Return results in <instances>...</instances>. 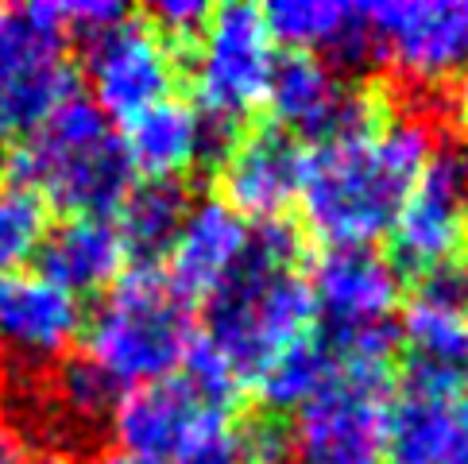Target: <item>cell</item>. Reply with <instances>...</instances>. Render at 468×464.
<instances>
[{
    "label": "cell",
    "instance_id": "cell-10",
    "mask_svg": "<svg viewBox=\"0 0 468 464\" xmlns=\"http://www.w3.org/2000/svg\"><path fill=\"white\" fill-rule=\"evenodd\" d=\"M372 62L391 66L403 90H445L461 55V5L445 0H383L367 5Z\"/></svg>",
    "mask_w": 468,
    "mask_h": 464
},
{
    "label": "cell",
    "instance_id": "cell-33",
    "mask_svg": "<svg viewBox=\"0 0 468 464\" xmlns=\"http://www.w3.org/2000/svg\"><path fill=\"white\" fill-rule=\"evenodd\" d=\"M105 464H128V460H121V457H112V460H105Z\"/></svg>",
    "mask_w": 468,
    "mask_h": 464
},
{
    "label": "cell",
    "instance_id": "cell-21",
    "mask_svg": "<svg viewBox=\"0 0 468 464\" xmlns=\"http://www.w3.org/2000/svg\"><path fill=\"white\" fill-rule=\"evenodd\" d=\"M39 256L43 275L78 298L109 290L132 263L112 217H66L58 228H47Z\"/></svg>",
    "mask_w": 468,
    "mask_h": 464
},
{
    "label": "cell",
    "instance_id": "cell-17",
    "mask_svg": "<svg viewBox=\"0 0 468 464\" xmlns=\"http://www.w3.org/2000/svg\"><path fill=\"white\" fill-rule=\"evenodd\" d=\"M86 333L81 298L43 271L0 275V353L24 364H58Z\"/></svg>",
    "mask_w": 468,
    "mask_h": 464
},
{
    "label": "cell",
    "instance_id": "cell-35",
    "mask_svg": "<svg viewBox=\"0 0 468 464\" xmlns=\"http://www.w3.org/2000/svg\"><path fill=\"white\" fill-rule=\"evenodd\" d=\"M0 364H5V353H0Z\"/></svg>",
    "mask_w": 468,
    "mask_h": 464
},
{
    "label": "cell",
    "instance_id": "cell-6",
    "mask_svg": "<svg viewBox=\"0 0 468 464\" xmlns=\"http://www.w3.org/2000/svg\"><path fill=\"white\" fill-rule=\"evenodd\" d=\"M194 93L213 124L240 132L248 112L267 105L275 74V39L256 5H221L209 12L194 43Z\"/></svg>",
    "mask_w": 468,
    "mask_h": 464
},
{
    "label": "cell",
    "instance_id": "cell-13",
    "mask_svg": "<svg viewBox=\"0 0 468 464\" xmlns=\"http://www.w3.org/2000/svg\"><path fill=\"white\" fill-rule=\"evenodd\" d=\"M267 105L282 132L306 136L314 143L353 132L383 112L379 97L348 86L345 70L310 51L279 55L271 86H267Z\"/></svg>",
    "mask_w": 468,
    "mask_h": 464
},
{
    "label": "cell",
    "instance_id": "cell-15",
    "mask_svg": "<svg viewBox=\"0 0 468 464\" xmlns=\"http://www.w3.org/2000/svg\"><path fill=\"white\" fill-rule=\"evenodd\" d=\"M399 341L407 344L410 372L453 375L468 364V263L449 259L422 271L403 306Z\"/></svg>",
    "mask_w": 468,
    "mask_h": 464
},
{
    "label": "cell",
    "instance_id": "cell-18",
    "mask_svg": "<svg viewBox=\"0 0 468 464\" xmlns=\"http://www.w3.org/2000/svg\"><path fill=\"white\" fill-rule=\"evenodd\" d=\"M232 140H237L232 128L213 124L197 105L175 101V97H166L163 105L147 109L124 128V152L132 159V171H140L147 182L186 178L206 159H221Z\"/></svg>",
    "mask_w": 468,
    "mask_h": 464
},
{
    "label": "cell",
    "instance_id": "cell-9",
    "mask_svg": "<svg viewBox=\"0 0 468 464\" xmlns=\"http://www.w3.org/2000/svg\"><path fill=\"white\" fill-rule=\"evenodd\" d=\"M175 47L136 16H124L101 36L86 39L90 93L109 124L116 121L128 128L147 109L163 105L175 90Z\"/></svg>",
    "mask_w": 468,
    "mask_h": 464
},
{
    "label": "cell",
    "instance_id": "cell-16",
    "mask_svg": "<svg viewBox=\"0 0 468 464\" xmlns=\"http://www.w3.org/2000/svg\"><path fill=\"white\" fill-rule=\"evenodd\" d=\"M298 182H303V147L279 124L237 132L217 171L221 202L260 225L282 221V213L298 202Z\"/></svg>",
    "mask_w": 468,
    "mask_h": 464
},
{
    "label": "cell",
    "instance_id": "cell-26",
    "mask_svg": "<svg viewBox=\"0 0 468 464\" xmlns=\"http://www.w3.org/2000/svg\"><path fill=\"white\" fill-rule=\"evenodd\" d=\"M175 464H248V438L244 429L232 422V410L213 418L202 434H197Z\"/></svg>",
    "mask_w": 468,
    "mask_h": 464
},
{
    "label": "cell",
    "instance_id": "cell-20",
    "mask_svg": "<svg viewBox=\"0 0 468 464\" xmlns=\"http://www.w3.org/2000/svg\"><path fill=\"white\" fill-rule=\"evenodd\" d=\"M271 39L291 43V51H310L333 62L337 70L372 62V31L367 5L345 0H275L263 8Z\"/></svg>",
    "mask_w": 468,
    "mask_h": 464
},
{
    "label": "cell",
    "instance_id": "cell-24",
    "mask_svg": "<svg viewBox=\"0 0 468 464\" xmlns=\"http://www.w3.org/2000/svg\"><path fill=\"white\" fill-rule=\"evenodd\" d=\"M47 240V202L24 182H0V275L20 271Z\"/></svg>",
    "mask_w": 468,
    "mask_h": 464
},
{
    "label": "cell",
    "instance_id": "cell-12",
    "mask_svg": "<svg viewBox=\"0 0 468 464\" xmlns=\"http://www.w3.org/2000/svg\"><path fill=\"white\" fill-rule=\"evenodd\" d=\"M388 464H468V391L453 375L410 372L383 414Z\"/></svg>",
    "mask_w": 468,
    "mask_h": 464
},
{
    "label": "cell",
    "instance_id": "cell-31",
    "mask_svg": "<svg viewBox=\"0 0 468 464\" xmlns=\"http://www.w3.org/2000/svg\"><path fill=\"white\" fill-rule=\"evenodd\" d=\"M457 112H461L464 132H468V90H464V93H457Z\"/></svg>",
    "mask_w": 468,
    "mask_h": 464
},
{
    "label": "cell",
    "instance_id": "cell-1",
    "mask_svg": "<svg viewBox=\"0 0 468 464\" xmlns=\"http://www.w3.org/2000/svg\"><path fill=\"white\" fill-rule=\"evenodd\" d=\"M438 124L426 112L395 105L303 152L298 206L310 237L325 248H376L441 140Z\"/></svg>",
    "mask_w": 468,
    "mask_h": 464
},
{
    "label": "cell",
    "instance_id": "cell-19",
    "mask_svg": "<svg viewBox=\"0 0 468 464\" xmlns=\"http://www.w3.org/2000/svg\"><path fill=\"white\" fill-rule=\"evenodd\" d=\"M248 237L252 228L237 209H229L221 197H202L190 202L186 217H182L175 244L166 259V279L178 287V294L186 298H209L213 290H221L232 271L244 263Z\"/></svg>",
    "mask_w": 468,
    "mask_h": 464
},
{
    "label": "cell",
    "instance_id": "cell-34",
    "mask_svg": "<svg viewBox=\"0 0 468 464\" xmlns=\"http://www.w3.org/2000/svg\"><path fill=\"white\" fill-rule=\"evenodd\" d=\"M464 240H468V221H464Z\"/></svg>",
    "mask_w": 468,
    "mask_h": 464
},
{
    "label": "cell",
    "instance_id": "cell-2",
    "mask_svg": "<svg viewBox=\"0 0 468 464\" xmlns=\"http://www.w3.org/2000/svg\"><path fill=\"white\" fill-rule=\"evenodd\" d=\"M298 259V228L291 221H263L248 237L244 263L206 298V329L197 337L221 353L240 384H256L267 364L314 333V298Z\"/></svg>",
    "mask_w": 468,
    "mask_h": 464
},
{
    "label": "cell",
    "instance_id": "cell-4",
    "mask_svg": "<svg viewBox=\"0 0 468 464\" xmlns=\"http://www.w3.org/2000/svg\"><path fill=\"white\" fill-rule=\"evenodd\" d=\"M16 182L58 206L66 217H112L136 186L124 136L86 97H70L20 143Z\"/></svg>",
    "mask_w": 468,
    "mask_h": 464
},
{
    "label": "cell",
    "instance_id": "cell-14",
    "mask_svg": "<svg viewBox=\"0 0 468 464\" xmlns=\"http://www.w3.org/2000/svg\"><path fill=\"white\" fill-rule=\"evenodd\" d=\"M221 414H229V406L209 403L182 375H166L159 384L116 395L109 434L116 441V457L128 464H175L182 449Z\"/></svg>",
    "mask_w": 468,
    "mask_h": 464
},
{
    "label": "cell",
    "instance_id": "cell-30",
    "mask_svg": "<svg viewBox=\"0 0 468 464\" xmlns=\"http://www.w3.org/2000/svg\"><path fill=\"white\" fill-rule=\"evenodd\" d=\"M461 55L468 58V5H461Z\"/></svg>",
    "mask_w": 468,
    "mask_h": 464
},
{
    "label": "cell",
    "instance_id": "cell-22",
    "mask_svg": "<svg viewBox=\"0 0 468 464\" xmlns=\"http://www.w3.org/2000/svg\"><path fill=\"white\" fill-rule=\"evenodd\" d=\"M190 209V194L182 182H140L112 213L116 228L128 244V256L140 263H152L155 256L171 252L175 232Z\"/></svg>",
    "mask_w": 468,
    "mask_h": 464
},
{
    "label": "cell",
    "instance_id": "cell-3",
    "mask_svg": "<svg viewBox=\"0 0 468 464\" xmlns=\"http://www.w3.org/2000/svg\"><path fill=\"white\" fill-rule=\"evenodd\" d=\"M86 360L116 391L175 375L197 337L190 298L155 271V263H136L105 290L101 306L86 318Z\"/></svg>",
    "mask_w": 468,
    "mask_h": 464
},
{
    "label": "cell",
    "instance_id": "cell-27",
    "mask_svg": "<svg viewBox=\"0 0 468 464\" xmlns=\"http://www.w3.org/2000/svg\"><path fill=\"white\" fill-rule=\"evenodd\" d=\"M209 12L213 8L202 5V0H159V5H152V12H147V24H152L171 47L175 43H194L197 36H202Z\"/></svg>",
    "mask_w": 468,
    "mask_h": 464
},
{
    "label": "cell",
    "instance_id": "cell-5",
    "mask_svg": "<svg viewBox=\"0 0 468 464\" xmlns=\"http://www.w3.org/2000/svg\"><path fill=\"white\" fill-rule=\"evenodd\" d=\"M58 5H0V136H31L74 97Z\"/></svg>",
    "mask_w": 468,
    "mask_h": 464
},
{
    "label": "cell",
    "instance_id": "cell-28",
    "mask_svg": "<svg viewBox=\"0 0 468 464\" xmlns=\"http://www.w3.org/2000/svg\"><path fill=\"white\" fill-rule=\"evenodd\" d=\"M24 460H27V453H24L20 434L0 418V464H24Z\"/></svg>",
    "mask_w": 468,
    "mask_h": 464
},
{
    "label": "cell",
    "instance_id": "cell-8",
    "mask_svg": "<svg viewBox=\"0 0 468 464\" xmlns=\"http://www.w3.org/2000/svg\"><path fill=\"white\" fill-rule=\"evenodd\" d=\"M383 414L388 372H341L337 384L298 410L287 457L291 464H388Z\"/></svg>",
    "mask_w": 468,
    "mask_h": 464
},
{
    "label": "cell",
    "instance_id": "cell-11",
    "mask_svg": "<svg viewBox=\"0 0 468 464\" xmlns=\"http://www.w3.org/2000/svg\"><path fill=\"white\" fill-rule=\"evenodd\" d=\"M310 298L322 337H348L395 325L403 271L376 248H325L310 263Z\"/></svg>",
    "mask_w": 468,
    "mask_h": 464
},
{
    "label": "cell",
    "instance_id": "cell-7",
    "mask_svg": "<svg viewBox=\"0 0 468 464\" xmlns=\"http://www.w3.org/2000/svg\"><path fill=\"white\" fill-rule=\"evenodd\" d=\"M468 221V140L441 136L391 225V263L422 275L457 259Z\"/></svg>",
    "mask_w": 468,
    "mask_h": 464
},
{
    "label": "cell",
    "instance_id": "cell-32",
    "mask_svg": "<svg viewBox=\"0 0 468 464\" xmlns=\"http://www.w3.org/2000/svg\"><path fill=\"white\" fill-rule=\"evenodd\" d=\"M248 464H282V460H248Z\"/></svg>",
    "mask_w": 468,
    "mask_h": 464
},
{
    "label": "cell",
    "instance_id": "cell-29",
    "mask_svg": "<svg viewBox=\"0 0 468 464\" xmlns=\"http://www.w3.org/2000/svg\"><path fill=\"white\" fill-rule=\"evenodd\" d=\"M24 464H70V460H66L62 453H36V457H27Z\"/></svg>",
    "mask_w": 468,
    "mask_h": 464
},
{
    "label": "cell",
    "instance_id": "cell-25",
    "mask_svg": "<svg viewBox=\"0 0 468 464\" xmlns=\"http://www.w3.org/2000/svg\"><path fill=\"white\" fill-rule=\"evenodd\" d=\"M47 403L55 406L62 422H70L78 429H93V426L109 422L112 403H116V387L81 356V360H66L55 368V384L47 391Z\"/></svg>",
    "mask_w": 468,
    "mask_h": 464
},
{
    "label": "cell",
    "instance_id": "cell-23",
    "mask_svg": "<svg viewBox=\"0 0 468 464\" xmlns=\"http://www.w3.org/2000/svg\"><path fill=\"white\" fill-rule=\"evenodd\" d=\"M337 379H341V364L329 356V348L317 341V333H310L306 341L291 344L279 360L267 364L252 387L267 410H303Z\"/></svg>",
    "mask_w": 468,
    "mask_h": 464
}]
</instances>
